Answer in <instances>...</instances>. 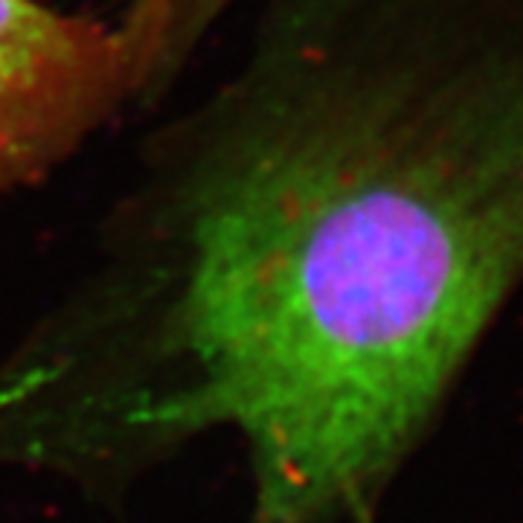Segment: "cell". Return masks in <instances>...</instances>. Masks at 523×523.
<instances>
[{"label":"cell","mask_w":523,"mask_h":523,"mask_svg":"<svg viewBox=\"0 0 523 523\" xmlns=\"http://www.w3.org/2000/svg\"><path fill=\"white\" fill-rule=\"evenodd\" d=\"M157 236L79 303L73 428L114 465L245 436L253 523L364 506L523 277V64L323 35L247 73Z\"/></svg>","instance_id":"6da1fadb"},{"label":"cell","mask_w":523,"mask_h":523,"mask_svg":"<svg viewBox=\"0 0 523 523\" xmlns=\"http://www.w3.org/2000/svg\"><path fill=\"white\" fill-rule=\"evenodd\" d=\"M169 73L163 32L134 3L99 18L0 0V198L47 181Z\"/></svg>","instance_id":"7a4b0ae2"},{"label":"cell","mask_w":523,"mask_h":523,"mask_svg":"<svg viewBox=\"0 0 523 523\" xmlns=\"http://www.w3.org/2000/svg\"><path fill=\"white\" fill-rule=\"evenodd\" d=\"M154 12L166 38L172 70H178L198 41L216 27V21L236 0H134Z\"/></svg>","instance_id":"3957f363"}]
</instances>
